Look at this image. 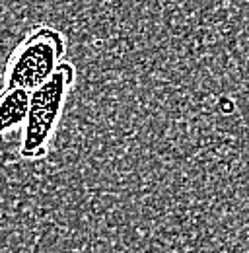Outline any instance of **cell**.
<instances>
[{
    "label": "cell",
    "instance_id": "obj_1",
    "mask_svg": "<svg viewBox=\"0 0 249 253\" xmlns=\"http://www.w3.org/2000/svg\"><path fill=\"white\" fill-rule=\"evenodd\" d=\"M74 82L76 66L62 61L49 80L31 90L30 109L20 138V158L24 162H39L49 154L51 140L61 123L66 97Z\"/></svg>",
    "mask_w": 249,
    "mask_h": 253
},
{
    "label": "cell",
    "instance_id": "obj_2",
    "mask_svg": "<svg viewBox=\"0 0 249 253\" xmlns=\"http://www.w3.org/2000/svg\"><path fill=\"white\" fill-rule=\"evenodd\" d=\"M66 35L47 24L31 30L12 51L4 68V86L35 90L53 76L66 55Z\"/></svg>",
    "mask_w": 249,
    "mask_h": 253
},
{
    "label": "cell",
    "instance_id": "obj_3",
    "mask_svg": "<svg viewBox=\"0 0 249 253\" xmlns=\"http://www.w3.org/2000/svg\"><path fill=\"white\" fill-rule=\"evenodd\" d=\"M31 92L20 86H4L0 90V140L10 130L24 126L30 109Z\"/></svg>",
    "mask_w": 249,
    "mask_h": 253
}]
</instances>
